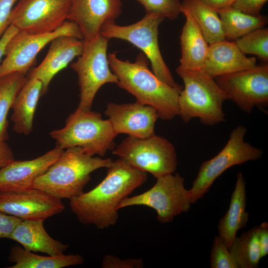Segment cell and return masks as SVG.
<instances>
[{"instance_id":"18","label":"cell","mask_w":268,"mask_h":268,"mask_svg":"<svg viewBox=\"0 0 268 268\" xmlns=\"http://www.w3.org/2000/svg\"><path fill=\"white\" fill-rule=\"evenodd\" d=\"M83 41L76 37L61 35L54 39L46 56L40 64L29 74L42 84V95L47 91L54 77L82 53Z\"/></svg>"},{"instance_id":"23","label":"cell","mask_w":268,"mask_h":268,"mask_svg":"<svg viewBox=\"0 0 268 268\" xmlns=\"http://www.w3.org/2000/svg\"><path fill=\"white\" fill-rule=\"evenodd\" d=\"M42 91V84L39 79L27 77L16 97L11 107V120L13 129L18 134L28 135L32 131L34 114Z\"/></svg>"},{"instance_id":"16","label":"cell","mask_w":268,"mask_h":268,"mask_svg":"<svg viewBox=\"0 0 268 268\" xmlns=\"http://www.w3.org/2000/svg\"><path fill=\"white\" fill-rule=\"evenodd\" d=\"M122 6L121 0H71L67 19L77 25L83 40H90L105 23L119 17Z\"/></svg>"},{"instance_id":"29","label":"cell","mask_w":268,"mask_h":268,"mask_svg":"<svg viewBox=\"0 0 268 268\" xmlns=\"http://www.w3.org/2000/svg\"><path fill=\"white\" fill-rule=\"evenodd\" d=\"M244 54L256 55L265 62L268 61V29L260 28L241 37L235 41Z\"/></svg>"},{"instance_id":"31","label":"cell","mask_w":268,"mask_h":268,"mask_svg":"<svg viewBox=\"0 0 268 268\" xmlns=\"http://www.w3.org/2000/svg\"><path fill=\"white\" fill-rule=\"evenodd\" d=\"M211 268H238L228 247L218 236L214 239L210 256Z\"/></svg>"},{"instance_id":"11","label":"cell","mask_w":268,"mask_h":268,"mask_svg":"<svg viewBox=\"0 0 268 268\" xmlns=\"http://www.w3.org/2000/svg\"><path fill=\"white\" fill-rule=\"evenodd\" d=\"M68 35L83 40L77 25L66 21L55 31L43 34L18 31L8 42L5 58L0 64V78L13 72L26 74L35 62L39 53L55 38Z\"/></svg>"},{"instance_id":"40","label":"cell","mask_w":268,"mask_h":268,"mask_svg":"<svg viewBox=\"0 0 268 268\" xmlns=\"http://www.w3.org/2000/svg\"><path fill=\"white\" fill-rule=\"evenodd\" d=\"M235 0H229V1H228V5H229V6H231L232 4L233 3V2L235 1Z\"/></svg>"},{"instance_id":"26","label":"cell","mask_w":268,"mask_h":268,"mask_svg":"<svg viewBox=\"0 0 268 268\" xmlns=\"http://www.w3.org/2000/svg\"><path fill=\"white\" fill-rule=\"evenodd\" d=\"M181 6L190 13L209 45L225 40L216 10L200 0H183Z\"/></svg>"},{"instance_id":"7","label":"cell","mask_w":268,"mask_h":268,"mask_svg":"<svg viewBox=\"0 0 268 268\" xmlns=\"http://www.w3.org/2000/svg\"><path fill=\"white\" fill-rule=\"evenodd\" d=\"M112 153L133 167L157 178L173 174L178 161L174 145L155 134L146 138L128 136Z\"/></svg>"},{"instance_id":"4","label":"cell","mask_w":268,"mask_h":268,"mask_svg":"<svg viewBox=\"0 0 268 268\" xmlns=\"http://www.w3.org/2000/svg\"><path fill=\"white\" fill-rule=\"evenodd\" d=\"M176 71L184 84L178 98V116L183 122L198 118L202 124L213 126L225 121L223 104L229 98L214 78L201 70L178 67Z\"/></svg>"},{"instance_id":"8","label":"cell","mask_w":268,"mask_h":268,"mask_svg":"<svg viewBox=\"0 0 268 268\" xmlns=\"http://www.w3.org/2000/svg\"><path fill=\"white\" fill-rule=\"evenodd\" d=\"M247 129L240 125L231 132L223 148L213 157L201 164L189 190L191 203L203 197L214 181L231 167L261 158L263 150L245 141Z\"/></svg>"},{"instance_id":"14","label":"cell","mask_w":268,"mask_h":268,"mask_svg":"<svg viewBox=\"0 0 268 268\" xmlns=\"http://www.w3.org/2000/svg\"><path fill=\"white\" fill-rule=\"evenodd\" d=\"M65 208L62 200L38 189L0 192V212L22 220L45 221Z\"/></svg>"},{"instance_id":"22","label":"cell","mask_w":268,"mask_h":268,"mask_svg":"<svg viewBox=\"0 0 268 268\" xmlns=\"http://www.w3.org/2000/svg\"><path fill=\"white\" fill-rule=\"evenodd\" d=\"M181 13L186 17L180 44L181 57L179 67L188 70H201L207 55L209 44L192 16L181 6Z\"/></svg>"},{"instance_id":"27","label":"cell","mask_w":268,"mask_h":268,"mask_svg":"<svg viewBox=\"0 0 268 268\" xmlns=\"http://www.w3.org/2000/svg\"><path fill=\"white\" fill-rule=\"evenodd\" d=\"M27 80L26 74L13 72L0 78V140L8 139L7 115L13 102Z\"/></svg>"},{"instance_id":"15","label":"cell","mask_w":268,"mask_h":268,"mask_svg":"<svg viewBox=\"0 0 268 268\" xmlns=\"http://www.w3.org/2000/svg\"><path fill=\"white\" fill-rule=\"evenodd\" d=\"M105 114L117 135L124 134L138 138L154 135L155 123L159 119L155 108L136 101L123 104L109 103Z\"/></svg>"},{"instance_id":"37","label":"cell","mask_w":268,"mask_h":268,"mask_svg":"<svg viewBox=\"0 0 268 268\" xmlns=\"http://www.w3.org/2000/svg\"><path fill=\"white\" fill-rule=\"evenodd\" d=\"M15 159L14 153L5 141L0 140V168Z\"/></svg>"},{"instance_id":"33","label":"cell","mask_w":268,"mask_h":268,"mask_svg":"<svg viewBox=\"0 0 268 268\" xmlns=\"http://www.w3.org/2000/svg\"><path fill=\"white\" fill-rule=\"evenodd\" d=\"M268 0H235L231 6L240 11L254 16L260 15V11Z\"/></svg>"},{"instance_id":"13","label":"cell","mask_w":268,"mask_h":268,"mask_svg":"<svg viewBox=\"0 0 268 268\" xmlns=\"http://www.w3.org/2000/svg\"><path fill=\"white\" fill-rule=\"evenodd\" d=\"M214 79L229 100L245 113H251L255 107L268 105V64L220 75Z\"/></svg>"},{"instance_id":"39","label":"cell","mask_w":268,"mask_h":268,"mask_svg":"<svg viewBox=\"0 0 268 268\" xmlns=\"http://www.w3.org/2000/svg\"><path fill=\"white\" fill-rule=\"evenodd\" d=\"M207 6L215 9H220L228 7L229 0H200Z\"/></svg>"},{"instance_id":"32","label":"cell","mask_w":268,"mask_h":268,"mask_svg":"<svg viewBox=\"0 0 268 268\" xmlns=\"http://www.w3.org/2000/svg\"><path fill=\"white\" fill-rule=\"evenodd\" d=\"M103 268H141L143 262L141 258H120L113 255H105L102 261Z\"/></svg>"},{"instance_id":"20","label":"cell","mask_w":268,"mask_h":268,"mask_svg":"<svg viewBox=\"0 0 268 268\" xmlns=\"http://www.w3.org/2000/svg\"><path fill=\"white\" fill-rule=\"evenodd\" d=\"M43 220H21L9 239L19 243L25 250L48 255L64 254L69 246L55 240L47 232Z\"/></svg>"},{"instance_id":"35","label":"cell","mask_w":268,"mask_h":268,"mask_svg":"<svg viewBox=\"0 0 268 268\" xmlns=\"http://www.w3.org/2000/svg\"><path fill=\"white\" fill-rule=\"evenodd\" d=\"M22 220L0 212V239H9L13 230Z\"/></svg>"},{"instance_id":"12","label":"cell","mask_w":268,"mask_h":268,"mask_svg":"<svg viewBox=\"0 0 268 268\" xmlns=\"http://www.w3.org/2000/svg\"><path fill=\"white\" fill-rule=\"evenodd\" d=\"M71 0H19L10 25L20 32L43 34L56 30L67 18Z\"/></svg>"},{"instance_id":"28","label":"cell","mask_w":268,"mask_h":268,"mask_svg":"<svg viewBox=\"0 0 268 268\" xmlns=\"http://www.w3.org/2000/svg\"><path fill=\"white\" fill-rule=\"evenodd\" d=\"M229 250L238 268H257L262 259L258 226L236 236Z\"/></svg>"},{"instance_id":"6","label":"cell","mask_w":268,"mask_h":268,"mask_svg":"<svg viewBox=\"0 0 268 268\" xmlns=\"http://www.w3.org/2000/svg\"><path fill=\"white\" fill-rule=\"evenodd\" d=\"M109 39L101 33L84 40L82 53L70 65L76 73L79 87V102L76 110H91L95 96L106 83H116L117 77L111 70L107 54Z\"/></svg>"},{"instance_id":"19","label":"cell","mask_w":268,"mask_h":268,"mask_svg":"<svg viewBox=\"0 0 268 268\" xmlns=\"http://www.w3.org/2000/svg\"><path fill=\"white\" fill-rule=\"evenodd\" d=\"M256 66L255 58L246 57L234 41L224 40L209 45L201 70L215 78L251 68Z\"/></svg>"},{"instance_id":"10","label":"cell","mask_w":268,"mask_h":268,"mask_svg":"<svg viewBox=\"0 0 268 268\" xmlns=\"http://www.w3.org/2000/svg\"><path fill=\"white\" fill-rule=\"evenodd\" d=\"M184 182V179L178 173L157 178L149 190L123 200L118 209L135 205L148 207L156 211L160 222H171L176 216L188 211L192 204Z\"/></svg>"},{"instance_id":"3","label":"cell","mask_w":268,"mask_h":268,"mask_svg":"<svg viewBox=\"0 0 268 268\" xmlns=\"http://www.w3.org/2000/svg\"><path fill=\"white\" fill-rule=\"evenodd\" d=\"M111 158L94 157L79 147L64 150L58 159L35 181L33 188L61 200H71L84 191L91 174L111 164Z\"/></svg>"},{"instance_id":"36","label":"cell","mask_w":268,"mask_h":268,"mask_svg":"<svg viewBox=\"0 0 268 268\" xmlns=\"http://www.w3.org/2000/svg\"><path fill=\"white\" fill-rule=\"evenodd\" d=\"M258 236L262 258L268 254V223L264 222L258 226Z\"/></svg>"},{"instance_id":"1","label":"cell","mask_w":268,"mask_h":268,"mask_svg":"<svg viewBox=\"0 0 268 268\" xmlns=\"http://www.w3.org/2000/svg\"><path fill=\"white\" fill-rule=\"evenodd\" d=\"M106 175L95 188L69 200V207L79 221L103 229L115 225L122 201L146 181L147 173L124 160L112 161Z\"/></svg>"},{"instance_id":"17","label":"cell","mask_w":268,"mask_h":268,"mask_svg":"<svg viewBox=\"0 0 268 268\" xmlns=\"http://www.w3.org/2000/svg\"><path fill=\"white\" fill-rule=\"evenodd\" d=\"M64 149L56 145L42 155L28 160H15L0 168V192L33 188L35 181L58 159Z\"/></svg>"},{"instance_id":"38","label":"cell","mask_w":268,"mask_h":268,"mask_svg":"<svg viewBox=\"0 0 268 268\" xmlns=\"http://www.w3.org/2000/svg\"><path fill=\"white\" fill-rule=\"evenodd\" d=\"M18 31V30L14 26L10 25L0 38V61L4 56L8 42Z\"/></svg>"},{"instance_id":"34","label":"cell","mask_w":268,"mask_h":268,"mask_svg":"<svg viewBox=\"0 0 268 268\" xmlns=\"http://www.w3.org/2000/svg\"><path fill=\"white\" fill-rule=\"evenodd\" d=\"M17 0H0V38L10 25L13 6Z\"/></svg>"},{"instance_id":"5","label":"cell","mask_w":268,"mask_h":268,"mask_svg":"<svg viewBox=\"0 0 268 268\" xmlns=\"http://www.w3.org/2000/svg\"><path fill=\"white\" fill-rule=\"evenodd\" d=\"M49 134L63 149L79 147L89 155L100 157L113 150L117 135L109 120L103 119L100 113L76 109L66 119L64 127Z\"/></svg>"},{"instance_id":"21","label":"cell","mask_w":268,"mask_h":268,"mask_svg":"<svg viewBox=\"0 0 268 268\" xmlns=\"http://www.w3.org/2000/svg\"><path fill=\"white\" fill-rule=\"evenodd\" d=\"M245 185L243 174L238 173L228 209L219 221L218 236L228 249L237 236V232L246 226L249 219V213L246 210Z\"/></svg>"},{"instance_id":"30","label":"cell","mask_w":268,"mask_h":268,"mask_svg":"<svg viewBox=\"0 0 268 268\" xmlns=\"http://www.w3.org/2000/svg\"><path fill=\"white\" fill-rule=\"evenodd\" d=\"M144 7L146 13H153L161 18L173 20L181 13L179 0H136Z\"/></svg>"},{"instance_id":"9","label":"cell","mask_w":268,"mask_h":268,"mask_svg":"<svg viewBox=\"0 0 268 268\" xmlns=\"http://www.w3.org/2000/svg\"><path fill=\"white\" fill-rule=\"evenodd\" d=\"M164 20L153 13H146L139 21L126 26L109 21L102 27L100 33L108 38L125 40L140 49L150 62L152 72L172 87L176 83L162 56L158 43V27Z\"/></svg>"},{"instance_id":"2","label":"cell","mask_w":268,"mask_h":268,"mask_svg":"<svg viewBox=\"0 0 268 268\" xmlns=\"http://www.w3.org/2000/svg\"><path fill=\"white\" fill-rule=\"evenodd\" d=\"M110 67L117 77L118 86L134 95L136 102L155 108L159 119L169 121L179 115L178 98L183 87H172L148 68V60L139 53L134 63L108 55Z\"/></svg>"},{"instance_id":"25","label":"cell","mask_w":268,"mask_h":268,"mask_svg":"<svg viewBox=\"0 0 268 268\" xmlns=\"http://www.w3.org/2000/svg\"><path fill=\"white\" fill-rule=\"evenodd\" d=\"M220 18L226 40L236 41L268 22L266 16L246 14L231 6L216 10Z\"/></svg>"},{"instance_id":"24","label":"cell","mask_w":268,"mask_h":268,"mask_svg":"<svg viewBox=\"0 0 268 268\" xmlns=\"http://www.w3.org/2000/svg\"><path fill=\"white\" fill-rule=\"evenodd\" d=\"M8 259L14 263L9 268H63L84 263L83 258L78 254L42 256L19 246L11 247Z\"/></svg>"}]
</instances>
